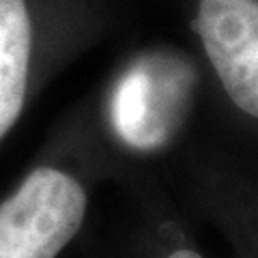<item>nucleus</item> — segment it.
I'll list each match as a JSON object with an SVG mask.
<instances>
[{
	"instance_id": "nucleus-1",
	"label": "nucleus",
	"mask_w": 258,
	"mask_h": 258,
	"mask_svg": "<svg viewBox=\"0 0 258 258\" xmlns=\"http://www.w3.org/2000/svg\"><path fill=\"white\" fill-rule=\"evenodd\" d=\"M108 0H0V142L18 125L47 60L69 39L99 35Z\"/></svg>"
},
{
	"instance_id": "nucleus-2",
	"label": "nucleus",
	"mask_w": 258,
	"mask_h": 258,
	"mask_svg": "<svg viewBox=\"0 0 258 258\" xmlns=\"http://www.w3.org/2000/svg\"><path fill=\"white\" fill-rule=\"evenodd\" d=\"M88 196L74 174L39 164L0 203V258H56L84 222Z\"/></svg>"
},
{
	"instance_id": "nucleus-3",
	"label": "nucleus",
	"mask_w": 258,
	"mask_h": 258,
	"mask_svg": "<svg viewBox=\"0 0 258 258\" xmlns=\"http://www.w3.org/2000/svg\"><path fill=\"white\" fill-rule=\"evenodd\" d=\"M187 15L224 95L258 120V0H187Z\"/></svg>"
},
{
	"instance_id": "nucleus-4",
	"label": "nucleus",
	"mask_w": 258,
	"mask_h": 258,
	"mask_svg": "<svg viewBox=\"0 0 258 258\" xmlns=\"http://www.w3.org/2000/svg\"><path fill=\"white\" fill-rule=\"evenodd\" d=\"M168 258H203V256H200L198 252H194V249H176V252H172L170 256H168Z\"/></svg>"
}]
</instances>
